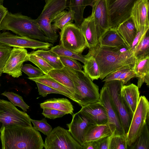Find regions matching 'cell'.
Masks as SVG:
<instances>
[{
	"mask_svg": "<svg viewBox=\"0 0 149 149\" xmlns=\"http://www.w3.org/2000/svg\"><path fill=\"white\" fill-rule=\"evenodd\" d=\"M84 56L86 58L90 56L95 58L101 80L121 68L127 66L133 68L136 61L126 43L120 46L111 47L101 46L98 43L95 46L89 49L88 53Z\"/></svg>",
	"mask_w": 149,
	"mask_h": 149,
	"instance_id": "cell-1",
	"label": "cell"
},
{
	"mask_svg": "<svg viewBox=\"0 0 149 149\" xmlns=\"http://www.w3.org/2000/svg\"><path fill=\"white\" fill-rule=\"evenodd\" d=\"M2 149H42L44 142L33 127L15 125L0 129Z\"/></svg>",
	"mask_w": 149,
	"mask_h": 149,
	"instance_id": "cell-2",
	"label": "cell"
},
{
	"mask_svg": "<svg viewBox=\"0 0 149 149\" xmlns=\"http://www.w3.org/2000/svg\"><path fill=\"white\" fill-rule=\"evenodd\" d=\"M1 30H10L20 36L49 42L35 19L19 13L8 12L1 23Z\"/></svg>",
	"mask_w": 149,
	"mask_h": 149,
	"instance_id": "cell-3",
	"label": "cell"
},
{
	"mask_svg": "<svg viewBox=\"0 0 149 149\" xmlns=\"http://www.w3.org/2000/svg\"><path fill=\"white\" fill-rule=\"evenodd\" d=\"M63 69L73 82L76 98L81 107L99 102L98 86L84 71H77L65 67Z\"/></svg>",
	"mask_w": 149,
	"mask_h": 149,
	"instance_id": "cell-4",
	"label": "cell"
},
{
	"mask_svg": "<svg viewBox=\"0 0 149 149\" xmlns=\"http://www.w3.org/2000/svg\"><path fill=\"white\" fill-rule=\"evenodd\" d=\"M69 0H45V4L40 15L35 19L49 42L56 41L58 35L54 31L51 23L61 12L68 7Z\"/></svg>",
	"mask_w": 149,
	"mask_h": 149,
	"instance_id": "cell-5",
	"label": "cell"
},
{
	"mask_svg": "<svg viewBox=\"0 0 149 149\" xmlns=\"http://www.w3.org/2000/svg\"><path fill=\"white\" fill-rule=\"evenodd\" d=\"M123 85L121 81L115 80L105 82L104 85L107 87L117 111L126 137L134 113L121 95V88Z\"/></svg>",
	"mask_w": 149,
	"mask_h": 149,
	"instance_id": "cell-6",
	"label": "cell"
},
{
	"mask_svg": "<svg viewBox=\"0 0 149 149\" xmlns=\"http://www.w3.org/2000/svg\"><path fill=\"white\" fill-rule=\"evenodd\" d=\"M149 102L145 96H141L126 136L128 146L130 147L139 136L146 123L149 122Z\"/></svg>",
	"mask_w": 149,
	"mask_h": 149,
	"instance_id": "cell-7",
	"label": "cell"
},
{
	"mask_svg": "<svg viewBox=\"0 0 149 149\" xmlns=\"http://www.w3.org/2000/svg\"><path fill=\"white\" fill-rule=\"evenodd\" d=\"M31 119L26 113L18 109L11 102L0 101V129L15 125L32 126Z\"/></svg>",
	"mask_w": 149,
	"mask_h": 149,
	"instance_id": "cell-8",
	"label": "cell"
},
{
	"mask_svg": "<svg viewBox=\"0 0 149 149\" xmlns=\"http://www.w3.org/2000/svg\"><path fill=\"white\" fill-rule=\"evenodd\" d=\"M44 147L45 149H82V146L68 130L60 126L54 128L47 136Z\"/></svg>",
	"mask_w": 149,
	"mask_h": 149,
	"instance_id": "cell-9",
	"label": "cell"
},
{
	"mask_svg": "<svg viewBox=\"0 0 149 149\" xmlns=\"http://www.w3.org/2000/svg\"><path fill=\"white\" fill-rule=\"evenodd\" d=\"M61 45L74 52L81 53L87 47L85 38L75 24H65L60 33Z\"/></svg>",
	"mask_w": 149,
	"mask_h": 149,
	"instance_id": "cell-10",
	"label": "cell"
},
{
	"mask_svg": "<svg viewBox=\"0 0 149 149\" xmlns=\"http://www.w3.org/2000/svg\"><path fill=\"white\" fill-rule=\"evenodd\" d=\"M139 0H106L109 28L116 29L129 18L135 3Z\"/></svg>",
	"mask_w": 149,
	"mask_h": 149,
	"instance_id": "cell-11",
	"label": "cell"
},
{
	"mask_svg": "<svg viewBox=\"0 0 149 149\" xmlns=\"http://www.w3.org/2000/svg\"><path fill=\"white\" fill-rule=\"evenodd\" d=\"M0 45L33 49L48 50L53 45L52 43L18 36L9 32L0 33Z\"/></svg>",
	"mask_w": 149,
	"mask_h": 149,
	"instance_id": "cell-12",
	"label": "cell"
},
{
	"mask_svg": "<svg viewBox=\"0 0 149 149\" xmlns=\"http://www.w3.org/2000/svg\"><path fill=\"white\" fill-rule=\"evenodd\" d=\"M99 101L105 109L107 124L113 131H115V135H125L117 111L107 87L104 85L101 90Z\"/></svg>",
	"mask_w": 149,
	"mask_h": 149,
	"instance_id": "cell-13",
	"label": "cell"
},
{
	"mask_svg": "<svg viewBox=\"0 0 149 149\" xmlns=\"http://www.w3.org/2000/svg\"><path fill=\"white\" fill-rule=\"evenodd\" d=\"M27 51L25 48L13 47L4 68L3 73L14 78L22 75V68L23 63L29 61Z\"/></svg>",
	"mask_w": 149,
	"mask_h": 149,
	"instance_id": "cell-14",
	"label": "cell"
},
{
	"mask_svg": "<svg viewBox=\"0 0 149 149\" xmlns=\"http://www.w3.org/2000/svg\"><path fill=\"white\" fill-rule=\"evenodd\" d=\"M72 119L66 125L74 139L81 146L85 142V136L89 127L94 124L79 111L72 115Z\"/></svg>",
	"mask_w": 149,
	"mask_h": 149,
	"instance_id": "cell-15",
	"label": "cell"
},
{
	"mask_svg": "<svg viewBox=\"0 0 149 149\" xmlns=\"http://www.w3.org/2000/svg\"><path fill=\"white\" fill-rule=\"evenodd\" d=\"M92 15L99 40L109 28L106 0H96L92 7Z\"/></svg>",
	"mask_w": 149,
	"mask_h": 149,
	"instance_id": "cell-16",
	"label": "cell"
},
{
	"mask_svg": "<svg viewBox=\"0 0 149 149\" xmlns=\"http://www.w3.org/2000/svg\"><path fill=\"white\" fill-rule=\"evenodd\" d=\"M149 0H139L134 4L131 16L137 32L149 27L148 13Z\"/></svg>",
	"mask_w": 149,
	"mask_h": 149,
	"instance_id": "cell-17",
	"label": "cell"
},
{
	"mask_svg": "<svg viewBox=\"0 0 149 149\" xmlns=\"http://www.w3.org/2000/svg\"><path fill=\"white\" fill-rule=\"evenodd\" d=\"M81 107L79 111L94 124H107L108 118L106 111L100 101L88 104Z\"/></svg>",
	"mask_w": 149,
	"mask_h": 149,
	"instance_id": "cell-18",
	"label": "cell"
},
{
	"mask_svg": "<svg viewBox=\"0 0 149 149\" xmlns=\"http://www.w3.org/2000/svg\"><path fill=\"white\" fill-rule=\"evenodd\" d=\"M84 36L87 47L89 49L98 43L96 29L93 18L91 15L84 19L79 27Z\"/></svg>",
	"mask_w": 149,
	"mask_h": 149,
	"instance_id": "cell-19",
	"label": "cell"
},
{
	"mask_svg": "<svg viewBox=\"0 0 149 149\" xmlns=\"http://www.w3.org/2000/svg\"><path fill=\"white\" fill-rule=\"evenodd\" d=\"M139 88L137 86L132 84L128 85H123L121 90L122 97L133 113L136 109L140 97Z\"/></svg>",
	"mask_w": 149,
	"mask_h": 149,
	"instance_id": "cell-20",
	"label": "cell"
},
{
	"mask_svg": "<svg viewBox=\"0 0 149 149\" xmlns=\"http://www.w3.org/2000/svg\"><path fill=\"white\" fill-rule=\"evenodd\" d=\"M96 0H69L68 7L73 13L75 24L79 28L84 18V10L87 6H93Z\"/></svg>",
	"mask_w": 149,
	"mask_h": 149,
	"instance_id": "cell-21",
	"label": "cell"
},
{
	"mask_svg": "<svg viewBox=\"0 0 149 149\" xmlns=\"http://www.w3.org/2000/svg\"><path fill=\"white\" fill-rule=\"evenodd\" d=\"M116 29L130 47L137 33L132 17L130 16L119 24Z\"/></svg>",
	"mask_w": 149,
	"mask_h": 149,
	"instance_id": "cell-22",
	"label": "cell"
},
{
	"mask_svg": "<svg viewBox=\"0 0 149 149\" xmlns=\"http://www.w3.org/2000/svg\"><path fill=\"white\" fill-rule=\"evenodd\" d=\"M41 108H47L57 110L67 114H73V107L70 102L66 98H53L47 100L40 104Z\"/></svg>",
	"mask_w": 149,
	"mask_h": 149,
	"instance_id": "cell-23",
	"label": "cell"
},
{
	"mask_svg": "<svg viewBox=\"0 0 149 149\" xmlns=\"http://www.w3.org/2000/svg\"><path fill=\"white\" fill-rule=\"evenodd\" d=\"M133 69L138 78L137 86L140 88L144 83L149 84V56L136 60Z\"/></svg>",
	"mask_w": 149,
	"mask_h": 149,
	"instance_id": "cell-24",
	"label": "cell"
},
{
	"mask_svg": "<svg viewBox=\"0 0 149 149\" xmlns=\"http://www.w3.org/2000/svg\"><path fill=\"white\" fill-rule=\"evenodd\" d=\"M108 124H93L88 129L86 133L85 142L98 140L111 135L113 131Z\"/></svg>",
	"mask_w": 149,
	"mask_h": 149,
	"instance_id": "cell-25",
	"label": "cell"
},
{
	"mask_svg": "<svg viewBox=\"0 0 149 149\" xmlns=\"http://www.w3.org/2000/svg\"><path fill=\"white\" fill-rule=\"evenodd\" d=\"M30 80L41 83L55 89L61 92L64 95L78 104L80 105L78 101L74 97L70 91L66 87L60 84L48 74L34 78H28Z\"/></svg>",
	"mask_w": 149,
	"mask_h": 149,
	"instance_id": "cell-26",
	"label": "cell"
},
{
	"mask_svg": "<svg viewBox=\"0 0 149 149\" xmlns=\"http://www.w3.org/2000/svg\"><path fill=\"white\" fill-rule=\"evenodd\" d=\"M47 74L69 90L78 101L76 98V93L73 82L63 68L53 69L49 71Z\"/></svg>",
	"mask_w": 149,
	"mask_h": 149,
	"instance_id": "cell-27",
	"label": "cell"
},
{
	"mask_svg": "<svg viewBox=\"0 0 149 149\" xmlns=\"http://www.w3.org/2000/svg\"><path fill=\"white\" fill-rule=\"evenodd\" d=\"M98 43L102 46L116 47L126 43L116 29L109 28L100 37Z\"/></svg>",
	"mask_w": 149,
	"mask_h": 149,
	"instance_id": "cell-28",
	"label": "cell"
},
{
	"mask_svg": "<svg viewBox=\"0 0 149 149\" xmlns=\"http://www.w3.org/2000/svg\"><path fill=\"white\" fill-rule=\"evenodd\" d=\"M31 52L42 58L54 69H61L64 67L60 60V56L50 50L38 49Z\"/></svg>",
	"mask_w": 149,
	"mask_h": 149,
	"instance_id": "cell-29",
	"label": "cell"
},
{
	"mask_svg": "<svg viewBox=\"0 0 149 149\" xmlns=\"http://www.w3.org/2000/svg\"><path fill=\"white\" fill-rule=\"evenodd\" d=\"M74 20L73 13L70 10H63L56 16L52 22L53 23L52 26L53 30L56 32L57 30H62L65 24L72 23Z\"/></svg>",
	"mask_w": 149,
	"mask_h": 149,
	"instance_id": "cell-30",
	"label": "cell"
},
{
	"mask_svg": "<svg viewBox=\"0 0 149 149\" xmlns=\"http://www.w3.org/2000/svg\"><path fill=\"white\" fill-rule=\"evenodd\" d=\"M136 60L149 56V30L146 32L133 54Z\"/></svg>",
	"mask_w": 149,
	"mask_h": 149,
	"instance_id": "cell-31",
	"label": "cell"
},
{
	"mask_svg": "<svg viewBox=\"0 0 149 149\" xmlns=\"http://www.w3.org/2000/svg\"><path fill=\"white\" fill-rule=\"evenodd\" d=\"M83 66L84 72L92 81L100 78V73L98 64L95 59L90 56L86 58Z\"/></svg>",
	"mask_w": 149,
	"mask_h": 149,
	"instance_id": "cell-32",
	"label": "cell"
},
{
	"mask_svg": "<svg viewBox=\"0 0 149 149\" xmlns=\"http://www.w3.org/2000/svg\"><path fill=\"white\" fill-rule=\"evenodd\" d=\"M149 122H147L139 136L130 147L132 149H149Z\"/></svg>",
	"mask_w": 149,
	"mask_h": 149,
	"instance_id": "cell-33",
	"label": "cell"
},
{
	"mask_svg": "<svg viewBox=\"0 0 149 149\" xmlns=\"http://www.w3.org/2000/svg\"><path fill=\"white\" fill-rule=\"evenodd\" d=\"M50 50L56 53L59 56H63L73 58L80 61L84 64L86 60V58L81 53L74 52L65 48L61 44L52 47Z\"/></svg>",
	"mask_w": 149,
	"mask_h": 149,
	"instance_id": "cell-34",
	"label": "cell"
},
{
	"mask_svg": "<svg viewBox=\"0 0 149 149\" xmlns=\"http://www.w3.org/2000/svg\"><path fill=\"white\" fill-rule=\"evenodd\" d=\"M29 60L38 66L45 74H47L49 71L54 69L43 59L36 54L31 52L28 53Z\"/></svg>",
	"mask_w": 149,
	"mask_h": 149,
	"instance_id": "cell-35",
	"label": "cell"
},
{
	"mask_svg": "<svg viewBox=\"0 0 149 149\" xmlns=\"http://www.w3.org/2000/svg\"><path fill=\"white\" fill-rule=\"evenodd\" d=\"M1 95L7 97L14 106L20 107L24 112L27 111L29 108V106L24 101L22 97L18 94L12 92L5 91Z\"/></svg>",
	"mask_w": 149,
	"mask_h": 149,
	"instance_id": "cell-36",
	"label": "cell"
},
{
	"mask_svg": "<svg viewBox=\"0 0 149 149\" xmlns=\"http://www.w3.org/2000/svg\"><path fill=\"white\" fill-rule=\"evenodd\" d=\"M127 146L125 135H114L111 139L109 149H127Z\"/></svg>",
	"mask_w": 149,
	"mask_h": 149,
	"instance_id": "cell-37",
	"label": "cell"
},
{
	"mask_svg": "<svg viewBox=\"0 0 149 149\" xmlns=\"http://www.w3.org/2000/svg\"><path fill=\"white\" fill-rule=\"evenodd\" d=\"M31 121L34 127L47 136L53 130L52 127L47 123L45 118H43L41 120H36L31 119Z\"/></svg>",
	"mask_w": 149,
	"mask_h": 149,
	"instance_id": "cell-38",
	"label": "cell"
},
{
	"mask_svg": "<svg viewBox=\"0 0 149 149\" xmlns=\"http://www.w3.org/2000/svg\"><path fill=\"white\" fill-rule=\"evenodd\" d=\"M21 70L28 76V78H37L44 74L40 69L29 64L23 65Z\"/></svg>",
	"mask_w": 149,
	"mask_h": 149,
	"instance_id": "cell-39",
	"label": "cell"
},
{
	"mask_svg": "<svg viewBox=\"0 0 149 149\" xmlns=\"http://www.w3.org/2000/svg\"><path fill=\"white\" fill-rule=\"evenodd\" d=\"M12 49L10 47L0 45V77Z\"/></svg>",
	"mask_w": 149,
	"mask_h": 149,
	"instance_id": "cell-40",
	"label": "cell"
},
{
	"mask_svg": "<svg viewBox=\"0 0 149 149\" xmlns=\"http://www.w3.org/2000/svg\"><path fill=\"white\" fill-rule=\"evenodd\" d=\"M60 58L65 67L77 71L82 70L83 66L76 59L63 56H60Z\"/></svg>",
	"mask_w": 149,
	"mask_h": 149,
	"instance_id": "cell-41",
	"label": "cell"
},
{
	"mask_svg": "<svg viewBox=\"0 0 149 149\" xmlns=\"http://www.w3.org/2000/svg\"><path fill=\"white\" fill-rule=\"evenodd\" d=\"M38 88V94L43 97L51 93L58 94L63 95L59 91L48 86L39 82H35Z\"/></svg>",
	"mask_w": 149,
	"mask_h": 149,
	"instance_id": "cell-42",
	"label": "cell"
},
{
	"mask_svg": "<svg viewBox=\"0 0 149 149\" xmlns=\"http://www.w3.org/2000/svg\"><path fill=\"white\" fill-rule=\"evenodd\" d=\"M42 114L45 118L50 119H55L58 118L62 117L67 114L65 112L57 110L44 108Z\"/></svg>",
	"mask_w": 149,
	"mask_h": 149,
	"instance_id": "cell-43",
	"label": "cell"
},
{
	"mask_svg": "<svg viewBox=\"0 0 149 149\" xmlns=\"http://www.w3.org/2000/svg\"><path fill=\"white\" fill-rule=\"evenodd\" d=\"M131 68H132L127 66L124 67L119 68L108 74L105 77L102 81L105 82L111 80H118L120 76L123 72Z\"/></svg>",
	"mask_w": 149,
	"mask_h": 149,
	"instance_id": "cell-44",
	"label": "cell"
},
{
	"mask_svg": "<svg viewBox=\"0 0 149 149\" xmlns=\"http://www.w3.org/2000/svg\"><path fill=\"white\" fill-rule=\"evenodd\" d=\"M148 29H149V27H147L143 29L140 31L137 32L136 34L132 44L129 47L130 50L132 52L133 54L138 44L142 39L144 35Z\"/></svg>",
	"mask_w": 149,
	"mask_h": 149,
	"instance_id": "cell-45",
	"label": "cell"
},
{
	"mask_svg": "<svg viewBox=\"0 0 149 149\" xmlns=\"http://www.w3.org/2000/svg\"><path fill=\"white\" fill-rule=\"evenodd\" d=\"M115 131H114L111 135L96 141L98 149H109L111 139L115 135Z\"/></svg>",
	"mask_w": 149,
	"mask_h": 149,
	"instance_id": "cell-46",
	"label": "cell"
},
{
	"mask_svg": "<svg viewBox=\"0 0 149 149\" xmlns=\"http://www.w3.org/2000/svg\"><path fill=\"white\" fill-rule=\"evenodd\" d=\"M135 76L136 75L133 69L131 68L123 72L118 80L121 81L124 85L130 79Z\"/></svg>",
	"mask_w": 149,
	"mask_h": 149,
	"instance_id": "cell-47",
	"label": "cell"
},
{
	"mask_svg": "<svg viewBox=\"0 0 149 149\" xmlns=\"http://www.w3.org/2000/svg\"><path fill=\"white\" fill-rule=\"evenodd\" d=\"M82 149H98L96 141H90L84 142L82 145Z\"/></svg>",
	"mask_w": 149,
	"mask_h": 149,
	"instance_id": "cell-48",
	"label": "cell"
},
{
	"mask_svg": "<svg viewBox=\"0 0 149 149\" xmlns=\"http://www.w3.org/2000/svg\"><path fill=\"white\" fill-rule=\"evenodd\" d=\"M8 12L7 8L4 7L3 5H0V28L1 23Z\"/></svg>",
	"mask_w": 149,
	"mask_h": 149,
	"instance_id": "cell-49",
	"label": "cell"
},
{
	"mask_svg": "<svg viewBox=\"0 0 149 149\" xmlns=\"http://www.w3.org/2000/svg\"><path fill=\"white\" fill-rule=\"evenodd\" d=\"M4 0H0V5H3V2Z\"/></svg>",
	"mask_w": 149,
	"mask_h": 149,
	"instance_id": "cell-50",
	"label": "cell"
},
{
	"mask_svg": "<svg viewBox=\"0 0 149 149\" xmlns=\"http://www.w3.org/2000/svg\"><path fill=\"white\" fill-rule=\"evenodd\" d=\"M1 99H0V101H1Z\"/></svg>",
	"mask_w": 149,
	"mask_h": 149,
	"instance_id": "cell-51",
	"label": "cell"
},
{
	"mask_svg": "<svg viewBox=\"0 0 149 149\" xmlns=\"http://www.w3.org/2000/svg\"></svg>",
	"mask_w": 149,
	"mask_h": 149,
	"instance_id": "cell-52",
	"label": "cell"
}]
</instances>
